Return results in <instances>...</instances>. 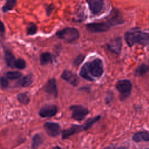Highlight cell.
<instances>
[{
  "label": "cell",
  "mask_w": 149,
  "mask_h": 149,
  "mask_svg": "<svg viewBox=\"0 0 149 149\" xmlns=\"http://www.w3.org/2000/svg\"><path fill=\"white\" fill-rule=\"evenodd\" d=\"M26 64L25 61L21 58L15 59L13 63V67H15L19 69H24L26 67Z\"/></svg>",
  "instance_id": "obj_25"
},
{
  "label": "cell",
  "mask_w": 149,
  "mask_h": 149,
  "mask_svg": "<svg viewBox=\"0 0 149 149\" xmlns=\"http://www.w3.org/2000/svg\"><path fill=\"white\" fill-rule=\"evenodd\" d=\"M44 90L47 93L53 95L54 97H57L58 89L56 86V82L55 79H51L47 81L45 86Z\"/></svg>",
  "instance_id": "obj_13"
},
{
  "label": "cell",
  "mask_w": 149,
  "mask_h": 149,
  "mask_svg": "<svg viewBox=\"0 0 149 149\" xmlns=\"http://www.w3.org/2000/svg\"><path fill=\"white\" fill-rule=\"evenodd\" d=\"M85 58V56L84 55H78L74 60H73V64L74 66H78L80 65V63L83 62V61L84 60Z\"/></svg>",
  "instance_id": "obj_27"
},
{
  "label": "cell",
  "mask_w": 149,
  "mask_h": 149,
  "mask_svg": "<svg viewBox=\"0 0 149 149\" xmlns=\"http://www.w3.org/2000/svg\"><path fill=\"white\" fill-rule=\"evenodd\" d=\"M56 36L60 39H63L68 42H73L79 37L77 29L74 27H66L56 32Z\"/></svg>",
  "instance_id": "obj_3"
},
{
  "label": "cell",
  "mask_w": 149,
  "mask_h": 149,
  "mask_svg": "<svg viewBox=\"0 0 149 149\" xmlns=\"http://www.w3.org/2000/svg\"><path fill=\"white\" fill-rule=\"evenodd\" d=\"M115 149H127V148L125 147H118V148H116Z\"/></svg>",
  "instance_id": "obj_31"
},
{
  "label": "cell",
  "mask_w": 149,
  "mask_h": 149,
  "mask_svg": "<svg viewBox=\"0 0 149 149\" xmlns=\"http://www.w3.org/2000/svg\"><path fill=\"white\" fill-rule=\"evenodd\" d=\"M104 149H113V148H112V147H109V146H108V147H107L105 148Z\"/></svg>",
  "instance_id": "obj_33"
},
{
  "label": "cell",
  "mask_w": 149,
  "mask_h": 149,
  "mask_svg": "<svg viewBox=\"0 0 149 149\" xmlns=\"http://www.w3.org/2000/svg\"><path fill=\"white\" fill-rule=\"evenodd\" d=\"M52 149H61V148L58 146H56V147H54Z\"/></svg>",
  "instance_id": "obj_32"
},
{
  "label": "cell",
  "mask_w": 149,
  "mask_h": 149,
  "mask_svg": "<svg viewBox=\"0 0 149 149\" xmlns=\"http://www.w3.org/2000/svg\"><path fill=\"white\" fill-rule=\"evenodd\" d=\"M133 140L136 142H140L141 141H149V133L146 131H140L134 133L132 137Z\"/></svg>",
  "instance_id": "obj_15"
},
{
  "label": "cell",
  "mask_w": 149,
  "mask_h": 149,
  "mask_svg": "<svg viewBox=\"0 0 149 149\" xmlns=\"http://www.w3.org/2000/svg\"><path fill=\"white\" fill-rule=\"evenodd\" d=\"M100 118H101V116L100 115H98V116H95L93 118H88L82 125L83 130H87L89 128H90L94 123L97 122L100 119Z\"/></svg>",
  "instance_id": "obj_18"
},
{
  "label": "cell",
  "mask_w": 149,
  "mask_h": 149,
  "mask_svg": "<svg viewBox=\"0 0 149 149\" xmlns=\"http://www.w3.org/2000/svg\"><path fill=\"white\" fill-rule=\"evenodd\" d=\"M83 130V128L82 125H73L70 127L62 131V139H64L68 138V137L70 136L74 133H77L78 132H80Z\"/></svg>",
  "instance_id": "obj_14"
},
{
  "label": "cell",
  "mask_w": 149,
  "mask_h": 149,
  "mask_svg": "<svg viewBox=\"0 0 149 149\" xmlns=\"http://www.w3.org/2000/svg\"><path fill=\"white\" fill-rule=\"evenodd\" d=\"M147 149H149V148H147Z\"/></svg>",
  "instance_id": "obj_34"
},
{
  "label": "cell",
  "mask_w": 149,
  "mask_h": 149,
  "mask_svg": "<svg viewBox=\"0 0 149 149\" xmlns=\"http://www.w3.org/2000/svg\"><path fill=\"white\" fill-rule=\"evenodd\" d=\"M116 90L120 93V98L121 100H125L130 94L132 84L131 82L127 79L118 80L115 85Z\"/></svg>",
  "instance_id": "obj_4"
},
{
  "label": "cell",
  "mask_w": 149,
  "mask_h": 149,
  "mask_svg": "<svg viewBox=\"0 0 149 149\" xmlns=\"http://www.w3.org/2000/svg\"><path fill=\"white\" fill-rule=\"evenodd\" d=\"M61 78L73 86H77L79 83V77L77 74L68 70H65L63 72Z\"/></svg>",
  "instance_id": "obj_11"
},
{
  "label": "cell",
  "mask_w": 149,
  "mask_h": 149,
  "mask_svg": "<svg viewBox=\"0 0 149 149\" xmlns=\"http://www.w3.org/2000/svg\"><path fill=\"white\" fill-rule=\"evenodd\" d=\"M17 100L19 102L24 105H27L30 102V98L25 93H20L17 96Z\"/></svg>",
  "instance_id": "obj_23"
},
{
  "label": "cell",
  "mask_w": 149,
  "mask_h": 149,
  "mask_svg": "<svg viewBox=\"0 0 149 149\" xmlns=\"http://www.w3.org/2000/svg\"><path fill=\"white\" fill-rule=\"evenodd\" d=\"M53 9H54V7L52 6V5H49L48 6L47 8H46V11H47V13L48 15H49L51 13L52 11L53 10Z\"/></svg>",
  "instance_id": "obj_29"
},
{
  "label": "cell",
  "mask_w": 149,
  "mask_h": 149,
  "mask_svg": "<svg viewBox=\"0 0 149 149\" xmlns=\"http://www.w3.org/2000/svg\"><path fill=\"white\" fill-rule=\"evenodd\" d=\"M108 49L116 55H119L120 53L122 47V40L120 37H116L112 39L107 44Z\"/></svg>",
  "instance_id": "obj_7"
},
{
  "label": "cell",
  "mask_w": 149,
  "mask_h": 149,
  "mask_svg": "<svg viewBox=\"0 0 149 149\" xmlns=\"http://www.w3.org/2000/svg\"><path fill=\"white\" fill-rule=\"evenodd\" d=\"M40 62L41 65H45L52 62V56L49 52H44L40 55Z\"/></svg>",
  "instance_id": "obj_17"
},
{
  "label": "cell",
  "mask_w": 149,
  "mask_h": 149,
  "mask_svg": "<svg viewBox=\"0 0 149 149\" xmlns=\"http://www.w3.org/2000/svg\"><path fill=\"white\" fill-rule=\"evenodd\" d=\"M5 59L6 64L10 66V67H13V63L15 61V56L13 54L9 51H6L5 53Z\"/></svg>",
  "instance_id": "obj_20"
},
{
  "label": "cell",
  "mask_w": 149,
  "mask_h": 149,
  "mask_svg": "<svg viewBox=\"0 0 149 149\" xmlns=\"http://www.w3.org/2000/svg\"><path fill=\"white\" fill-rule=\"evenodd\" d=\"M58 112V107L54 104L46 105L42 107L39 111V115L43 118L52 117L56 114Z\"/></svg>",
  "instance_id": "obj_10"
},
{
  "label": "cell",
  "mask_w": 149,
  "mask_h": 149,
  "mask_svg": "<svg viewBox=\"0 0 149 149\" xmlns=\"http://www.w3.org/2000/svg\"><path fill=\"white\" fill-rule=\"evenodd\" d=\"M149 70V66L146 64H141L134 71V76H141L146 73Z\"/></svg>",
  "instance_id": "obj_16"
},
{
  "label": "cell",
  "mask_w": 149,
  "mask_h": 149,
  "mask_svg": "<svg viewBox=\"0 0 149 149\" xmlns=\"http://www.w3.org/2000/svg\"><path fill=\"white\" fill-rule=\"evenodd\" d=\"M42 138L39 134H36L33 137L31 149H38L39 146L42 143Z\"/></svg>",
  "instance_id": "obj_19"
},
{
  "label": "cell",
  "mask_w": 149,
  "mask_h": 149,
  "mask_svg": "<svg viewBox=\"0 0 149 149\" xmlns=\"http://www.w3.org/2000/svg\"><path fill=\"white\" fill-rule=\"evenodd\" d=\"M33 81V76L31 74H27L23 76L20 80V84L23 87L29 86Z\"/></svg>",
  "instance_id": "obj_21"
},
{
  "label": "cell",
  "mask_w": 149,
  "mask_h": 149,
  "mask_svg": "<svg viewBox=\"0 0 149 149\" xmlns=\"http://www.w3.org/2000/svg\"><path fill=\"white\" fill-rule=\"evenodd\" d=\"M107 22L109 26H116L122 24L124 23L121 13L117 9H113L112 10L107 19Z\"/></svg>",
  "instance_id": "obj_9"
},
{
  "label": "cell",
  "mask_w": 149,
  "mask_h": 149,
  "mask_svg": "<svg viewBox=\"0 0 149 149\" xmlns=\"http://www.w3.org/2000/svg\"><path fill=\"white\" fill-rule=\"evenodd\" d=\"M16 1L14 0H8L2 7V11L4 12L12 10L15 6Z\"/></svg>",
  "instance_id": "obj_22"
},
{
  "label": "cell",
  "mask_w": 149,
  "mask_h": 149,
  "mask_svg": "<svg viewBox=\"0 0 149 149\" xmlns=\"http://www.w3.org/2000/svg\"><path fill=\"white\" fill-rule=\"evenodd\" d=\"M104 72V66L101 59L96 58L85 63L81 67L79 74L84 79L94 81V78L100 77Z\"/></svg>",
  "instance_id": "obj_1"
},
{
  "label": "cell",
  "mask_w": 149,
  "mask_h": 149,
  "mask_svg": "<svg viewBox=\"0 0 149 149\" xmlns=\"http://www.w3.org/2000/svg\"><path fill=\"white\" fill-rule=\"evenodd\" d=\"M22 73L18 71H10L6 73V76L10 80H15L20 77Z\"/></svg>",
  "instance_id": "obj_24"
},
{
  "label": "cell",
  "mask_w": 149,
  "mask_h": 149,
  "mask_svg": "<svg viewBox=\"0 0 149 149\" xmlns=\"http://www.w3.org/2000/svg\"><path fill=\"white\" fill-rule=\"evenodd\" d=\"M44 128L46 133L51 137H56L60 133V125L56 122H47L44 125Z\"/></svg>",
  "instance_id": "obj_8"
},
{
  "label": "cell",
  "mask_w": 149,
  "mask_h": 149,
  "mask_svg": "<svg viewBox=\"0 0 149 149\" xmlns=\"http://www.w3.org/2000/svg\"><path fill=\"white\" fill-rule=\"evenodd\" d=\"M37 30V26L33 23H31L28 26L27 28V33L28 35H33L36 33Z\"/></svg>",
  "instance_id": "obj_26"
},
{
  "label": "cell",
  "mask_w": 149,
  "mask_h": 149,
  "mask_svg": "<svg viewBox=\"0 0 149 149\" xmlns=\"http://www.w3.org/2000/svg\"><path fill=\"white\" fill-rule=\"evenodd\" d=\"M86 27L88 31L91 33L105 32L110 29V26L105 22L90 23L86 24Z\"/></svg>",
  "instance_id": "obj_6"
},
{
  "label": "cell",
  "mask_w": 149,
  "mask_h": 149,
  "mask_svg": "<svg viewBox=\"0 0 149 149\" xmlns=\"http://www.w3.org/2000/svg\"><path fill=\"white\" fill-rule=\"evenodd\" d=\"M125 40L130 47L136 44L149 46V34L140 30L139 28H133L126 32Z\"/></svg>",
  "instance_id": "obj_2"
},
{
  "label": "cell",
  "mask_w": 149,
  "mask_h": 149,
  "mask_svg": "<svg viewBox=\"0 0 149 149\" xmlns=\"http://www.w3.org/2000/svg\"><path fill=\"white\" fill-rule=\"evenodd\" d=\"M5 30V26L3 24V23H2V22L1 20H0V33H3Z\"/></svg>",
  "instance_id": "obj_30"
},
{
  "label": "cell",
  "mask_w": 149,
  "mask_h": 149,
  "mask_svg": "<svg viewBox=\"0 0 149 149\" xmlns=\"http://www.w3.org/2000/svg\"><path fill=\"white\" fill-rule=\"evenodd\" d=\"M9 84L8 80L4 77H0V85L2 88H6Z\"/></svg>",
  "instance_id": "obj_28"
},
{
  "label": "cell",
  "mask_w": 149,
  "mask_h": 149,
  "mask_svg": "<svg viewBox=\"0 0 149 149\" xmlns=\"http://www.w3.org/2000/svg\"><path fill=\"white\" fill-rule=\"evenodd\" d=\"M69 109L72 111V117L74 120L81 121L88 114V109L80 105H73L70 107Z\"/></svg>",
  "instance_id": "obj_5"
},
{
  "label": "cell",
  "mask_w": 149,
  "mask_h": 149,
  "mask_svg": "<svg viewBox=\"0 0 149 149\" xmlns=\"http://www.w3.org/2000/svg\"><path fill=\"white\" fill-rule=\"evenodd\" d=\"M88 3L89 9L93 15L100 13L104 6V1L101 0H88L86 1Z\"/></svg>",
  "instance_id": "obj_12"
}]
</instances>
